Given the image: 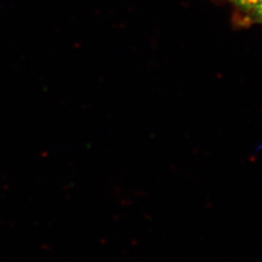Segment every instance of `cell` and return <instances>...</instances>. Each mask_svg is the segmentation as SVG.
I'll return each mask as SVG.
<instances>
[{
	"instance_id": "cell-1",
	"label": "cell",
	"mask_w": 262,
	"mask_h": 262,
	"mask_svg": "<svg viewBox=\"0 0 262 262\" xmlns=\"http://www.w3.org/2000/svg\"><path fill=\"white\" fill-rule=\"evenodd\" d=\"M228 1L236 7H238L239 9L252 14V12L255 8L259 0H228Z\"/></svg>"
},
{
	"instance_id": "cell-2",
	"label": "cell",
	"mask_w": 262,
	"mask_h": 262,
	"mask_svg": "<svg viewBox=\"0 0 262 262\" xmlns=\"http://www.w3.org/2000/svg\"><path fill=\"white\" fill-rule=\"evenodd\" d=\"M251 15L253 16V19H256L257 23L262 24V0L258 1Z\"/></svg>"
}]
</instances>
